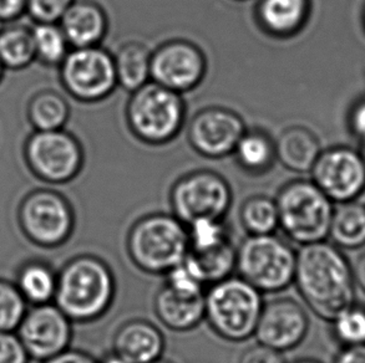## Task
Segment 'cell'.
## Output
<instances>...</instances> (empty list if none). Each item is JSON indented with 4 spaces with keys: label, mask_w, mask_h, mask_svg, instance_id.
Masks as SVG:
<instances>
[{
    "label": "cell",
    "mask_w": 365,
    "mask_h": 363,
    "mask_svg": "<svg viewBox=\"0 0 365 363\" xmlns=\"http://www.w3.org/2000/svg\"><path fill=\"white\" fill-rule=\"evenodd\" d=\"M353 275L356 286L365 294V251L356 258L353 265Z\"/></svg>",
    "instance_id": "cell-42"
},
{
    "label": "cell",
    "mask_w": 365,
    "mask_h": 363,
    "mask_svg": "<svg viewBox=\"0 0 365 363\" xmlns=\"http://www.w3.org/2000/svg\"><path fill=\"white\" fill-rule=\"evenodd\" d=\"M363 21H364V26H365V10H364V16H363Z\"/></svg>",
    "instance_id": "cell-49"
},
{
    "label": "cell",
    "mask_w": 365,
    "mask_h": 363,
    "mask_svg": "<svg viewBox=\"0 0 365 363\" xmlns=\"http://www.w3.org/2000/svg\"><path fill=\"white\" fill-rule=\"evenodd\" d=\"M100 363H128L126 359H123V357H120L118 354H114L113 351L110 354L104 356V359L100 361Z\"/></svg>",
    "instance_id": "cell-43"
},
{
    "label": "cell",
    "mask_w": 365,
    "mask_h": 363,
    "mask_svg": "<svg viewBox=\"0 0 365 363\" xmlns=\"http://www.w3.org/2000/svg\"><path fill=\"white\" fill-rule=\"evenodd\" d=\"M339 249L356 251L365 246V206L358 201L336 204L329 236Z\"/></svg>",
    "instance_id": "cell-25"
},
{
    "label": "cell",
    "mask_w": 365,
    "mask_h": 363,
    "mask_svg": "<svg viewBox=\"0 0 365 363\" xmlns=\"http://www.w3.org/2000/svg\"><path fill=\"white\" fill-rule=\"evenodd\" d=\"M26 0H0V21L14 23L25 14Z\"/></svg>",
    "instance_id": "cell-39"
},
{
    "label": "cell",
    "mask_w": 365,
    "mask_h": 363,
    "mask_svg": "<svg viewBox=\"0 0 365 363\" xmlns=\"http://www.w3.org/2000/svg\"><path fill=\"white\" fill-rule=\"evenodd\" d=\"M190 251H202L232 241L225 219H198L187 226Z\"/></svg>",
    "instance_id": "cell-32"
},
{
    "label": "cell",
    "mask_w": 365,
    "mask_h": 363,
    "mask_svg": "<svg viewBox=\"0 0 365 363\" xmlns=\"http://www.w3.org/2000/svg\"><path fill=\"white\" fill-rule=\"evenodd\" d=\"M331 335L341 347L365 344V307L353 304L331 320Z\"/></svg>",
    "instance_id": "cell-31"
},
{
    "label": "cell",
    "mask_w": 365,
    "mask_h": 363,
    "mask_svg": "<svg viewBox=\"0 0 365 363\" xmlns=\"http://www.w3.org/2000/svg\"><path fill=\"white\" fill-rule=\"evenodd\" d=\"M311 0H258L255 20L262 33L273 39L294 38L311 18Z\"/></svg>",
    "instance_id": "cell-18"
},
{
    "label": "cell",
    "mask_w": 365,
    "mask_h": 363,
    "mask_svg": "<svg viewBox=\"0 0 365 363\" xmlns=\"http://www.w3.org/2000/svg\"><path fill=\"white\" fill-rule=\"evenodd\" d=\"M71 49L100 46L109 31V18L93 0H75L59 20Z\"/></svg>",
    "instance_id": "cell-19"
},
{
    "label": "cell",
    "mask_w": 365,
    "mask_h": 363,
    "mask_svg": "<svg viewBox=\"0 0 365 363\" xmlns=\"http://www.w3.org/2000/svg\"><path fill=\"white\" fill-rule=\"evenodd\" d=\"M151 363H175L173 361H170V359H163V357H161V359H156V361H153V362Z\"/></svg>",
    "instance_id": "cell-46"
},
{
    "label": "cell",
    "mask_w": 365,
    "mask_h": 363,
    "mask_svg": "<svg viewBox=\"0 0 365 363\" xmlns=\"http://www.w3.org/2000/svg\"><path fill=\"white\" fill-rule=\"evenodd\" d=\"M238 363H287L279 351L256 342L243 351Z\"/></svg>",
    "instance_id": "cell-37"
},
{
    "label": "cell",
    "mask_w": 365,
    "mask_h": 363,
    "mask_svg": "<svg viewBox=\"0 0 365 363\" xmlns=\"http://www.w3.org/2000/svg\"><path fill=\"white\" fill-rule=\"evenodd\" d=\"M291 363H323L319 359H296V361H293Z\"/></svg>",
    "instance_id": "cell-44"
},
{
    "label": "cell",
    "mask_w": 365,
    "mask_h": 363,
    "mask_svg": "<svg viewBox=\"0 0 365 363\" xmlns=\"http://www.w3.org/2000/svg\"><path fill=\"white\" fill-rule=\"evenodd\" d=\"M168 201L173 216L190 226L205 218L225 219L232 206L233 191L220 173L196 169L173 182Z\"/></svg>",
    "instance_id": "cell-10"
},
{
    "label": "cell",
    "mask_w": 365,
    "mask_h": 363,
    "mask_svg": "<svg viewBox=\"0 0 365 363\" xmlns=\"http://www.w3.org/2000/svg\"><path fill=\"white\" fill-rule=\"evenodd\" d=\"M23 156L31 174L51 186L74 181L85 164L83 144L65 128L30 133L25 140Z\"/></svg>",
    "instance_id": "cell-9"
},
{
    "label": "cell",
    "mask_w": 365,
    "mask_h": 363,
    "mask_svg": "<svg viewBox=\"0 0 365 363\" xmlns=\"http://www.w3.org/2000/svg\"><path fill=\"white\" fill-rule=\"evenodd\" d=\"M128 258L138 270L166 275L185 261L190 251L187 226L173 213H148L130 226L126 236Z\"/></svg>",
    "instance_id": "cell-3"
},
{
    "label": "cell",
    "mask_w": 365,
    "mask_h": 363,
    "mask_svg": "<svg viewBox=\"0 0 365 363\" xmlns=\"http://www.w3.org/2000/svg\"><path fill=\"white\" fill-rule=\"evenodd\" d=\"M236 259L237 246L230 241L207 251H188L185 263L208 288L232 276L236 271Z\"/></svg>",
    "instance_id": "cell-24"
},
{
    "label": "cell",
    "mask_w": 365,
    "mask_h": 363,
    "mask_svg": "<svg viewBox=\"0 0 365 363\" xmlns=\"http://www.w3.org/2000/svg\"><path fill=\"white\" fill-rule=\"evenodd\" d=\"M153 305L160 324L175 332L191 331L205 320V295L183 296L163 284L153 296Z\"/></svg>",
    "instance_id": "cell-20"
},
{
    "label": "cell",
    "mask_w": 365,
    "mask_h": 363,
    "mask_svg": "<svg viewBox=\"0 0 365 363\" xmlns=\"http://www.w3.org/2000/svg\"><path fill=\"white\" fill-rule=\"evenodd\" d=\"M236 1H246V0H236Z\"/></svg>",
    "instance_id": "cell-50"
},
{
    "label": "cell",
    "mask_w": 365,
    "mask_h": 363,
    "mask_svg": "<svg viewBox=\"0 0 365 363\" xmlns=\"http://www.w3.org/2000/svg\"><path fill=\"white\" fill-rule=\"evenodd\" d=\"M116 278L109 264L94 254H80L58 273L54 302L73 322L104 317L116 298Z\"/></svg>",
    "instance_id": "cell-2"
},
{
    "label": "cell",
    "mask_w": 365,
    "mask_h": 363,
    "mask_svg": "<svg viewBox=\"0 0 365 363\" xmlns=\"http://www.w3.org/2000/svg\"><path fill=\"white\" fill-rule=\"evenodd\" d=\"M361 156H363V159H364L365 162V143H363V148H361Z\"/></svg>",
    "instance_id": "cell-47"
},
{
    "label": "cell",
    "mask_w": 365,
    "mask_h": 363,
    "mask_svg": "<svg viewBox=\"0 0 365 363\" xmlns=\"http://www.w3.org/2000/svg\"><path fill=\"white\" fill-rule=\"evenodd\" d=\"M246 130L240 113L223 106H208L195 113L188 123L187 141L201 157L221 159L232 156Z\"/></svg>",
    "instance_id": "cell-15"
},
{
    "label": "cell",
    "mask_w": 365,
    "mask_h": 363,
    "mask_svg": "<svg viewBox=\"0 0 365 363\" xmlns=\"http://www.w3.org/2000/svg\"><path fill=\"white\" fill-rule=\"evenodd\" d=\"M28 304L15 283L0 279V332H15Z\"/></svg>",
    "instance_id": "cell-33"
},
{
    "label": "cell",
    "mask_w": 365,
    "mask_h": 363,
    "mask_svg": "<svg viewBox=\"0 0 365 363\" xmlns=\"http://www.w3.org/2000/svg\"><path fill=\"white\" fill-rule=\"evenodd\" d=\"M296 266V249L276 234L247 236L237 246L236 273L262 294L292 286Z\"/></svg>",
    "instance_id": "cell-7"
},
{
    "label": "cell",
    "mask_w": 365,
    "mask_h": 363,
    "mask_svg": "<svg viewBox=\"0 0 365 363\" xmlns=\"http://www.w3.org/2000/svg\"><path fill=\"white\" fill-rule=\"evenodd\" d=\"M186 102L181 93L150 81L128 98L125 118L133 137L150 146L170 143L186 122Z\"/></svg>",
    "instance_id": "cell-6"
},
{
    "label": "cell",
    "mask_w": 365,
    "mask_h": 363,
    "mask_svg": "<svg viewBox=\"0 0 365 363\" xmlns=\"http://www.w3.org/2000/svg\"><path fill=\"white\" fill-rule=\"evenodd\" d=\"M238 218L247 236H269L279 229L276 199L266 194L248 196L240 206Z\"/></svg>",
    "instance_id": "cell-29"
},
{
    "label": "cell",
    "mask_w": 365,
    "mask_h": 363,
    "mask_svg": "<svg viewBox=\"0 0 365 363\" xmlns=\"http://www.w3.org/2000/svg\"><path fill=\"white\" fill-rule=\"evenodd\" d=\"M311 327L307 310L291 298H277L264 302L255 331L258 344L279 351L297 349Z\"/></svg>",
    "instance_id": "cell-16"
},
{
    "label": "cell",
    "mask_w": 365,
    "mask_h": 363,
    "mask_svg": "<svg viewBox=\"0 0 365 363\" xmlns=\"http://www.w3.org/2000/svg\"><path fill=\"white\" fill-rule=\"evenodd\" d=\"M348 122L351 133L359 138L361 143H365V98L358 100L351 106Z\"/></svg>",
    "instance_id": "cell-38"
},
{
    "label": "cell",
    "mask_w": 365,
    "mask_h": 363,
    "mask_svg": "<svg viewBox=\"0 0 365 363\" xmlns=\"http://www.w3.org/2000/svg\"><path fill=\"white\" fill-rule=\"evenodd\" d=\"M58 69L65 93L79 102L104 101L119 86L114 55L101 45L70 49Z\"/></svg>",
    "instance_id": "cell-11"
},
{
    "label": "cell",
    "mask_w": 365,
    "mask_h": 363,
    "mask_svg": "<svg viewBox=\"0 0 365 363\" xmlns=\"http://www.w3.org/2000/svg\"><path fill=\"white\" fill-rule=\"evenodd\" d=\"M274 142L277 161L297 174L311 172L323 151L316 133L301 125L284 128Z\"/></svg>",
    "instance_id": "cell-21"
},
{
    "label": "cell",
    "mask_w": 365,
    "mask_h": 363,
    "mask_svg": "<svg viewBox=\"0 0 365 363\" xmlns=\"http://www.w3.org/2000/svg\"><path fill=\"white\" fill-rule=\"evenodd\" d=\"M165 349V335L148 320H128L113 337V352L128 363L153 362L163 357Z\"/></svg>",
    "instance_id": "cell-17"
},
{
    "label": "cell",
    "mask_w": 365,
    "mask_h": 363,
    "mask_svg": "<svg viewBox=\"0 0 365 363\" xmlns=\"http://www.w3.org/2000/svg\"><path fill=\"white\" fill-rule=\"evenodd\" d=\"M293 285L308 309L328 322L356 304L353 265L341 249L327 241L297 251Z\"/></svg>",
    "instance_id": "cell-1"
},
{
    "label": "cell",
    "mask_w": 365,
    "mask_h": 363,
    "mask_svg": "<svg viewBox=\"0 0 365 363\" xmlns=\"http://www.w3.org/2000/svg\"><path fill=\"white\" fill-rule=\"evenodd\" d=\"M203 50L186 39H171L151 54V81L175 93H190L202 84L207 74Z\"/></svg>",
    "instance_id": "cell-12"
},
{
    "label": "cell",
    "mask_w": 365,
    "mask_h": 363,
    "mask_svg": "<svg viewBox=\"0 0 365 363\" xmlns=\"http://www.w3.org/2000/svg\"><path fill=\"white\" fill-rule=\"evenodd\" d=\"M70 113L68 100L51 89L35 93L26 105V117L34 131L63 130L69 121Z\"/></svg>",
    "instance_id": "cell-26"
},
{
    "label": "cell",
    "mask_w": 365,
    "mask_h": 363,
    "mask_svg": "<svg viewBox=\"0 0 365 363\" xmlns=\"http://www.w3.org/2000/svg\"><path fill=\"white\" fill-rule=\"evenodd\" d=\"M311 179L334 204L356 201L365 191V162L361 152L346 146L323 149Z\"/></svg>",
    "instance_id": "cell-13"
},
{
    "label": "cell",
    "mask_w": 365,
    "mask_h": 363,
    "mask_svg": "<svg viewBox=\"0 0 365 363\" xmlns=\"http://www.w3.org/2000/svg\"><path fill=\"white\" fill-rule=\"evenodd\" d=\"M263 306V294L232 275L206 289L205 321L220 339L243 342L255 336Z\"/></svg>",
    "instance_id": "cell-4"
},
{
    "label": "cell",
    "mask_w": 365,
    "mask_h": 363,
    "mask_svg": "<svg viewBox=\"0 0 365 363\" xmlns=\"http://www.w3.org/2000/svg\"><path fill=\"white\" fill-rule=\"evenodd\" d=\"M165 276V283L168 288L183 296H202L207 286L198 279L197 275L183 261L180 265L175 266Z\"/></svg>",
    "instance_id": "cell-34"
},
{
    "label": "cell",
    "mask_w": 365,
    "mask_h": 363,
    "mask_svg": "<svg viewBox=\"0 0 365 363\" xmlns=\"http://www.w3.org/2000/svg\"><path fill=\"white\" fill-rule=\"evenodd\" d=\"M41 363H100V361L83 349H68Z\"/></svg>",
    "instance_id": "cell-40"
},
{
    "label": "cell",
    "mask_w": 365,
    "mask_h": 363,
    "mask_svg": "<svg viewBox=\"0 0 365 363\" xmlns=\"http://www.w3.org/2000/svg\"><path fill=\"white\" fill-rule=\"evenodd\" d=\"M238 167L250 176H263L277 162L276 142L263 128H247L232 153Z\"/></svg>",
    "instance_id": "cell-22"
},
{
    "label": "cell",
    "mask_w": 365,
    "mask_h": 363,
    "mask_svg": "<svg viewBox=\"0 0 365 363\" xmlns=\"http://www.w3.org/2000/svg\"><path fill=\"white\" fill-rule=\"evenodd\" d=\"M153 51L140 41H128L114 55L118 85L131 93L151 81Z\"/></svg>",
    "instance_id": "cell-23"
},
{
    "label": "cell",
    "mask_w": 365,
    "mask_h": 363,
    "mask_svg": "<svg viewBox=\"0 0 365 363\" xmlns=\"http://www.w3.org/2000/svg\"><path fill=\"white\" fill-rule=\"evenodd\" d=\"M20 231L39 248L64 246L75 231L76 216L69 199L60 191L39 188L30 191L18 208Z\"/></svg>",
    "instance_id": "cell-8"
},
{
    "label": "cell",
    "mask_w": 365,
    "mask_h": 363,
    "mask_svg": "<svg viewBox=\"0 0 365 363\" xmlns=\"http://www.w3.org/2000/svg\"><path fill=\"white\" fill-rule=\"evenodd\" d=\"M58 273L44 261H31L21 265L15 285L31 306L50 304L54 301Z\"/></svg>",
    "instance_id": "cell-27"
},
{
    "label": "cell",
    "mask_w": 365,
    "mask_h": 363,
    "mask_svg": "<svg viewBox=\"0 0 365 363\" xmlns=\"http://www.w3.org/2000/svg\"><path fill=\"white\" fill-rule=\"evenodd\" d=\"M0 61L5 70H24L35 61L34 39L31 26L4 24L0 30Z\"/></svg>",
    "instance_id": "cell-28"
},
{
    "label": "cell",
    "mask_w": 365,
    "mask_h": 363,
    "mask_svg": "<svg viewBox=\"0 0 365 363\" xmlns=\"http://www.w3.org/2000/svg\"><path fill=\"white\" fill-rule=\"evenodd\" d=\"M3 26H4V23H3V21H0V30L3 29Z\"/></svg>",
    "instance_id": "cell-48"
},
{
    "label": "cell",
    "mask_w": 365,
    "mask_h": 363,
    "mask_svg": "<svg viewBox=\"0 0 365 363\" xmlns=\"http://www.w3.org/2000/svg\"><path fill=\"white\" fill-rule=\"evenodd\" d=\"M333 363H365V344L341 347Z\"/></svg>",
    "instance_id": "cell-41"
},
{
    "label": "cell",
    "mask_w": 365,
    "mask_h": 363,
    "mask_svg": "<svg viewBox=\"0 0 365 363\" xmlns=\"http://www.w3.org/2000/svg\"><path fill=\"white\" fill-rule=\"evenodd\" d=\"M279 229L287 239L304 246L326 241L336 204L312 182L292 179L274 196Z\"/></svg>",
    "instance_id": "cell-5"
},
{
    "label": "cell",
    "mask_w": 365,
    "mask_h": 363,
    "mask_svg": "<svg viewBox=\"0 0 365 363\" xmlns=\"http://www.w3.org/2000/svg\"><path fill=\"white\" fill-rule=\"evenodd\" d=\"M73 324L54 302L36 305L26 310L15 334L30 359L44 362L70 349Z\"/></svg>",
    "instance_id": "cell-14"
},
{
    "label": "cell",
    "mask_w": 365,
    "mask_h": 363,
    "mask_svg": "<svg viewBox=\"0 0 365 363\" xmlns=\"http://www.w3.org/2000/svg\"><path fill=\"white\" fill-rule=\"evenodd\" d=\"M75 0H26L25 14L35 24L39 23H59L61 16Z\"/></svg>",
    "instance_id": "cell-35"
},
{
    "label": "cell",
    "mask_w": 365,
    "mask_h": 363,
    "mask_svg": "<svg viewBox=\"0 0 365 363\" xmlns=\"http://www.w3.org/2000/svg\"><path fill=\"white\" fill-rule=\"evenodd\" d=\"M35 61L48 68H59L69 53L70 45L58 23H39L31 26Z\"/></svg>",
    "instance_id": "cell-30"
},
{
    "label": "cell",
    "mask_w": 365,
    "mask_h": 363,
    "mask_svg": "<svg viewBox=\"0 0 365 363\" xmlns=\"http://www.w3.org/2000/svg\"><path fill=\"white\" fill-rule=\"evenodd\" d=\"M30 357L15 332H0V363H29Z\"/></svg>",
    "instance_id": "cell-36"
},
{
    "label": "cell",
    "mask_w": 365,
    "mask_h": 363,
    "mask_svg": "<svg viewBox=\"0 0 365 363\" xmlns=\"http://www.w3.org/2000/svg\"><path fill=\"white\" fill-rule=\"evenodd\" d=\"M4 74H5L4 65L1 64V61H0V83H1V81H3V79H4Z\"/></svg>",
    "instance_id": "cell-45"
}]
</instances>
